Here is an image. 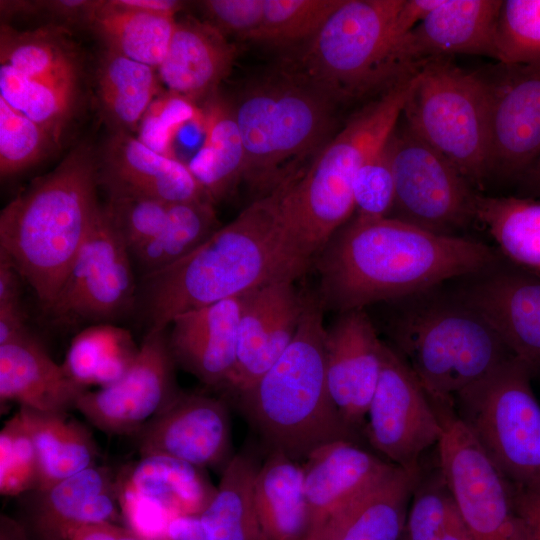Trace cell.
Masks as SVG:
<instances>
[{"label":"cell","instance_id":"b9f144b4","mask_svg":"<svg viewBox=\"0 0 540 540\" xmlns=\"http://www.w3.org/2000/svg\"><path fill=\"white\" fill-rule=\"evenodd\" d=\"M343 0H264L261 24L251 42L275 49L301 48Z\"/></svg>","mask_w":540,"mask_h":540},{"label":"cell","instance_id":"681fc988","mask_svg":"<svg viewBox=\"0 0 540 540\" xmlns=\"http://www.w3.org/2000/svg\"><path fill=\"white\" fill-rule=\"evenodd\" d=\"M199 3L205 20L227 38L251 41L262 21L264 0H205Z\"/></svg>","mask_w":540,"mask_h":540},{"label":"cell","instance_id":"9c48e42d","mask_svg":"<svg viewBox=\"0 0 540 540\" xmlns=\"http://www.w3.org/2000/svg\"><path fill=\"white\" fill-rule=\"evenodd\" d=\"M401 117L470 183L490 173L489 92L482 72L448 58L420 64Z\"/></svg>","mask_w":540,"mask_h":540},{"label":"cell","instance_id":"f5cc1de1","mask_svg":"<svg viewBox=\"0 0 540 540\" xmlns=\"http://www.w3.org/2000/svg\"><path fill=\"white\" fill-rule=\"evenodd\" d=\"M31 333L26 324L21 300L0 304V345Z\"/></svg>","mask_w":540,"mask_h":540},{"label":"cell","instance_id":"7dc6e473","mask_svg":"<svg viewBox=\"0 0 540 540\" xmlns=\"http://www.w3.org/2000/svg\"><path fill=\"white\" fill-rule=\"evenodd\" d=\"M204 117V111L192 101L170 91L160 93L138 126V139L158 153L175 157L173 142L181 129Z\"/></svg>","mask_w":540,"mask_h":540},{"label":"cell","instance_id":"8992f818","mask_svg":"<svg viewBox=\"0 0 540 540\" xmlns=\"http://www.w3.org/2000/svg\"><path fill=\"white\" fill-rule=\"evenodd\" d=\"M229 103L244 147L243 180L259 196L317 156L332 138L338 105L285 65L246 82Z\"/></svg>","mask_w":540,"mask_h":540},{"label":"cell","instance_id":"44dd1931","mask_svg":"<svg viewBox=\"0 0 540 540\" xmlns=\"http://www.w3.org/2000/svg\"><path fill=\"white\" fill-rule=\"evenodd\" d=\"M21 519L32 540H71L82 528L122 519L117 473L95 465L49 488L18 497Z\"/></svg>","mask_w":540,"mask_h":540},{"label":"cell","instance_id":"11a10c76","mask_svg":"<svg viewBox=\"0 0 540 540\" xmlns=\"http://www.w3.org/2000/svg\"><path fill=\"white\" fill-rule=\"evenodd\" d=\"M156 540H210L199 515L172 519Z\"/></svg>","mask_w":540,"mask_h":540},{"label":"cell","instance_id":"c3c4849f","mask_svg":"<svg viewBox=\"0 0 540 540\" xmlns=\"http://www.w3.org/2000/svg\"><path fill=\"white\" fill-rule=\"evenodd\" d=\"M394 198L395 182L387 140L381 149L362 164L355 175V216L365 219L389 217Z\"/></svg>","mask_w":540,"mask_h":540},{"label":"cell","instance_id":"d4e9b609","mask_svg":"<svg viewBox=\"0 0 540 540\" xmlns=\"http://www.w3.org/2000/svg\"><path fill=\"white\" fill-rule=\"evenodd\" d=\"M502 0H442L402 41L407 62L415 68L455 54L497 60L496 26Z\"/></svg>","mask_w":540,"mask_h":540},{"label":"cell","instance_id":"ffe728a7","mask_svg":"<svg viewBox=\"0 0 540 540\" xmlns=\"http://www.w3.org/2000/svg\"><path fill=\"white\" fill-rule=\"evenodd\" d=\"M306 296L294 280L264 285L245 295L237 338L236 362L224 392L233 400L250 389L292 342Z\"/></svg>","mask_w":540,"mask_h":540},{"label":"cell","instance_id":"db71d44e","mask_svg":"<svg viewBox=\"0 0 540 540\" xmlns=\"http://www.w3.org/2000/svg\"><path fill=\"white\" fill-rule=\"evenodd\" d=\"M442 0H403L395 20V31L403 39L422 22Z\"/></svg>","mask_w":540,"mask_h":540},{"label":"cell","instance_id":"7a4b0ae2","mask_svg":"<svg viewBox=\"0 0 540 540\" xmlns=\"http://www.w3.org/2000/svg\"><path fill=\"white\" fill-rule=\"evenodd\" d=\"M290 177L257 197L189 255L141 276L148 331L178 315L299 277L311 263L285 216Z\"/></svg>","mask_w":540,"mask_h":540},{"label":"cell","instance_id":"91938a15","mask_svg":"<svg viewBox=\"0 0 540 540\" xmlns=\"http://www.w3.org/2000/svg\"><path fill=\"white\" fill-rule=\"evenodd\" d=\"M518 182L521 196L540 199V156Z\"/></svg>","mask_w":540,"mask_h":540},{"label":"cell","instance_id":"d6a6232c","mask_svg":"<svg viewBox=\"0 0 540 540\" xmlns=\"http://www.w3.org/2000/svg\"><path fill=\"white\" fill-rule=\"evenodd\" d=\"M259 466L252 453L242 451L221 472L213 498L199 515L210 540H265L254 502Z\"/></svg>","mask_w":540,"mask_h":540},{"label":"cell","instance_id":"7bdbcfd3","mask_svg":"<svg viewBox=\"0 0 540 540\" xmlns=\"http://www.w3.org/2000/svg\"><path fill=\"white\" fill-rule=\"evenodd\" d=\"M496 48L500 63L540 65V0L502 1Z\"/></svg>","mask_w":540,"mask_h":540},{"label":"cell","instance_id":"83f0119b","mask_svg":"<svg viewBox=\"0 0 540 540\" xmlns=\"http://www.w3.org/2000/svg\"><path fill=\"white\" fill-rule=\"evenodd\" d=\"M87 389L68 377L32 333L0 345V401L41 412L76 409Z\"/></svg>","mask_w":540,"mask_h":540},{"label":"cell","instance_id":"ac0fdd59","mask_svg":"<svg viewBox=\"0 0 540 540\" xmlns=\"http://www.w3.org/2000/svg\"><path fill=\"white\" fill-rule=\"evenodd\" d=\"M489 92L490 172L517 181L540 156V65L498 62Z\"/></svg>","mask_w":540,"mask_h":540},{"label":"cell","instance_id":"e575fe53","mask_svg":"<svg viewBox=\"0 0 540 540\" xmlns=\"http://www.w3.org/2000/svg\"><path fill=\"white\" fill-rule=\"evenodd\" d=\"M177 19L173 16L113 8L100 1L87 26L106 49L158 69L169 48Z\"/></svg>","mask_w":540,"mask_h":540},{"label":"cell","instance_id":"7c38bea8","mask_svg":"<svg viewBox=\"0 0 540 540\" xmlns=\"http://www.w3.org/2000/svg\"><path fill=\"white\" fill-rule=\"evenodd\" d=\"M388 146L395 182L389 217L435 234L461 236L459 232L476 220L478 194L471 184L403 120Z\"/></svg>","mask_w":540,"mask_h":540},{"label":"cell","instance_id":"ba28073f","mask_svg":"<svg viewBox=\"0 0 540 540\" xmlns=\"http://www.w3.org/2000/svg\"><path fill=\"white\" fill-rule=\"evenodd\" d=\"M403 0H343L294 60L284 64L337 104L381 94L417 69L404 57L395 20Z\"/></svg>","mask_w":540,"mask_h":540},{"label":"cell","instance_id":"94428289","mask_svg":"<svg viewBox=\"0 0 540 540\" xmlns=\"http://www.w3.org/2000/svg\"><path fill=\"white\" fill-rule=\"evenodd\" d=\"M0 540H32L23 524L6 514L0 516Z\"/></svg>","mask_w":540,"mask_h":540},{"label":"cell","instance_id":"6da1fadb","mask_svg":"<svg viewBox=\"0 0 540 540\" xmlns=\"http://www.w3.org/2000/svg\"><path fill=\"white\" fill-rule=\"evenodd\" d=\"M323 309L339 313L395 301L495 263L483 242L435 234L392 217L345 223L317 255Z\"/></svg>","mask_w":540,"mask_h":540},{"label":"cell","instance_id":"4316f807","mask_svg":"<svg viewBox=\"0 0 540 540\" xmlns=\"http://www.w3.org/2000/svg\"><path fill=\"white\" fill-rule=\"evenodd\" d=\"M303 462L311 540L334 512L365 491L393 465L351 440L327 443Z\"/></svg>","mask_w":540,"mask_h":540},{"label":"cell","instance_id":"680465c9","mask_svg":"<svg viewBox=\"0 0 540 540\" xmlns=\"http://www.w3.org/2000/svg\"><path fill=\"white\" fill-rule=\"evenodd\" d=\"M20 273L10 259L0 252V304L20 300Z\"/></svg>","mask_w":540,"mask_h":540},{"label":"cell","instance_id":"d6986e66","mask_svg":"<svg viewBox=\"0 0 540 540\" xmlns=\"http://www.w3.org/2000/svg\"><path fill=\"white\" fill-rule=\"evenodd\" d=\"M140 456L177 458L222 472L234 457L228 403L224 398L181 391L135 436Z\"/></svg>","mask_w":540,"mask_h":540},{"label":"cell","instance_id":"cb8c5ba5","mask_svg":"<svg viewBox=\"0 0 540 540\" xmlns=\"http://www.w3.org/2000/svg\"><path fill=\"white\" fill-rule=\"evenodd\" d=\"M100 183L109 193H133L168 204L211 201L187 164L156 152L124 131H114L105 144L99 166Z\"/></svg>","mask_w":540,"mask_h":540},{"label":"cell","instance_id":"5bb4252c","mask_svg":"<svg viewBox=\"0 0 540 540\" xmlns=\"http://www.w3.org/2000/svg\"><path fill=\"white\" fill-rule=\"evenodd\" d=\"M364 431L371 446L388 462L409 471L421 469V456L437 446L442 436L434 402L405 360L387 343Z\"/></svg>","mask_w":540,"mask_h":540},{"label":"cell","instance_id":"9f6ffc18","mask_svg":"<svg viewBox=\"0 0 540 540\" xmlns=\"http://www.w3.org/2000/svg\"><path fill=\"white\" fill-rule=\"evenodd\" d=\"M71 540H145L134 531L113 522H102L79 530Z\"/></svg>","mask_w":540,"mask_h":540},{"label":"cell","instance_id":"8fae6325","mask_svg":"<svg viewBox=\"0 0 540 540\" xmlns=\"http://www.w3.org/2000/svg\"><path fill=\"white\" fill-rule=\"evenodd\" d=\"M433 402L443 427L439 468L472 540H530L514 486L459 419L454 404Z\"/></svg>","mask_w":540,"mask_h":540},{"label":"cell","instance_id":"f907efd6","mask_svg":"<svg viewBox=\"0 0 540 540\" xmlns=\"http://www.w3.org/2000/svg\"><path fill=\"white\" fill-rule=\"evenodd\" d=\"M99 3L91 0L40 1V11L45 9L50 15L69 24L87 26Z\"/></svg>","mask_w":540,"mask_h":540},{"label":"cell","instance_id":"e0dca14e","mask_svg":"<svg viewBox=\"0 0 540 540\" xmlns=\"http://www.w3.org/2000/svg\"><path fill=\"white\" fill-rule=\"evenodd\" d=\"M446 284L490 323L533 375L540 372V273L501 254L495 263Z\"/></svg>","mask_w":540,"mask_h":540},{"label":"cell","instance_id":"816d5d0a","mask_svg":"<svg viewBox=\"0 0 540 540\" xmlns=\"http://www.w3.org/2000/svg\"><path fill=\"white\" fill-rule=\"evenodd\" d=\"M514 488L517 509L526 525L530 540H540V485Z\"/></svg>","mask_w":540,"mask_h":540},{"label":"cell","instance_id":"bcb514c9","mask_svg":"<svg viewBox=\"0 0 540 540\" xmlns=\"http://www.w3.org/2000/svg\"><path fill=\"white\" fill-rule=\"evenodd\" d=\"M169 205L148 196L111 192L105 207L116 231L132 254L160 232Z\"/></svg>","mask_w":540,"mask_h":540},{"label":"cell","instance_id":"4dcf8cb0","mask_svg":"<svg viewBox=\"0 0 540 540\" xmlns=\"http://www.w3.org/2000/svg\"><path fill=\"white\" fill-rule=\"evenodd\" d=\"M34 443L40 469V486L46 489L89 467L99 457L91 430L70 412L18 410Z\"/></svg>","mask_w":540,"mask_h":540},{"label":"cell","instance_id":"4fadbf2b","mask_svg":"<svg viewBox=\"0 0 540 540\" xmlns=\"http://www.w3.org/2000/svg\"><path fill=\"white\" fill-rule=\"evenodd\" d=\"M132 257L105 206L48 312L62 324L105 323L130 308L135 295Z\"/></svg>","mask_w":540,"mask_h":540},{"label":"cell","instance_id":"74e56055","mask_svg":"<svg viewBox=\"0 0 540 540\" xmlns=\"http://www.w3.org/2000/svg\"><path fill=\"white\" fill-rule=\"evenodd\" d=\"M0 64L33 79L78 84L76 53L59 29L17 31L1 24Z\"/></svg>","mask_w":540,"mask_h":540},{"label":"cell","instance_id":"1f68e13d","mask_svg":"<svg viewBox=\"0 0 540 540\" xmlns=\"http://www.w3.org/2000/svg\"><path fill=\"white\" fill-rule=\"evenodd\" d=\"M204 140L187 164L212 202L243 180L244 147L229 103L218 95L205 103Z\"/></svg>","mask_w":540,"mask_h":540},{"label":"cell","instance_id":"603a6c76","mask_svg":"<svg viewBox=\"0 0 540 540\" xmlns=\"http://www.w3.org/2000/svg\"><path fill=\"white\" fill-rule=\"evenodd\" d=\"M245 295L182 313L172 320L168 345L176 366L205 385L224 390L236 362Z\"/></svg>","mask_w":540,"mask_h":540},{"label":"cell","instance_id":"60d3db41","mask_svg":"<svg viewBox=\"0 0 540 540\" xmlns=\"http://www.w3.org/2000/svg\"><path fill=\"white\" fill-rule=\"evenodd\" d=\"M402 540H472L440 468L420 471Z\"/></svg>","mask_w":540,"mask_h":540},{"label":"cell","instance_id":"836d02e7","mask_svg":"<svg viewBox=\"0 0 540 540\" xmlns=\"http://www.w3.org/2000/svg\"><path fill=\"white\" fill-rule=\"evenodd\" d=\"M157 69L106 49L96 72L98 101L114 131L131 133L159 92Z\"/></svg>","mask_w":540,"mask_h":540},{"label":"cell","instance_id":"30bf717a","mask_svg":"<svg viewBox=\"0 0 540 540\" xmlns=\"http://www.w3.org/2000/svg\"><path fill=\"white\" fill-rule=\"evenodd\" d=\"M532 375L512 356L454 399L459 419L516 488L540 485V404Z\"/></svg>","mask_w":540,"mask_h":540},{"label":"cell","instance_id":"6f0895ef","mask_svg":"<svg viewBox=\"0 0 540 540\" xmlns=\"http://www.w3.org/2000/svg\"><path fill=\"white\" fill-rule=\"evenodd\" d=\"M185 2L177 0H109L113 8L175 17Z\"/></svg>","mask_w":540,"mask_h":540},{"label":"cell","instance_id":"52a82bcc","mask_svg":"<svg viewBox=\"0 0 540 540\" xmlns=\"http://www.w3.org/2000/svg\"><path fill=\"white\" fill-rule=\"evenodd\" d=\"M415 74L366 104L294 174L284 198L287 222L312 261L355 212L353 181L359 168L397 126Z\"/></svg>","mask_w":540,"mask_h":540},{"label":"cell","instance_id":"d590c367","mask_svg":"<svg viewBox=\"0 0 540 540\" xmlns=\"http://www.w3.org/2000/svg\"><path fill=\"white\" fill-rule=\"evenodd\" d=\"M139 347L131 333L108 323L86 327L71 341L61 364L75 383L89 389L118 381L135 361Z\"/></svg>","mask_w":540,"mask_h":540},{"label":"cell","instance_id":"8d00e7d4","mask_svg":"<svg viewBox=\"0 0 540 540\" xmlns=\"http://www.w3.org/2000/svg\"><path fill=\"white\" fill-rule=\"evenodd\" d=\"M476 220L509 261L540 273V199L478 195Z\"/></svg>","mask_w":540,"mask_h":540},{"label":"cell","instance_id":"484cf974","mask_svg":"<svg viewBox=\"0 0 540 540\" xmlns=\"http://www.w3.org/2000/svg\"><path fill=\"white\" fill-rule=\"evenodd\" d=\"M237 49L207 20L185 16L177 20L166 56L157 69L167 91L193 103L217 95L230 74Z\"/></svg>","mask_w":540,"mask_h":540},{"label":"cell","instance_id":"7402d4cb","mask_svg":"<svg viewBox=\"0 0 540 540\" xmlns=\"http://www.w3.org/2000/svg\"><path fill=\"white\" fill-rule=\"evenodd\" d=\"M384 344L363 309L339 313L326 328L329 392L344 422L356 434L365 427L382 369Z\"/></svg>","mask_w":540,"mask_h":540},{"label":"cell","instance_id":"3957f363","mask_svg":"<svg viewBox=\"0 0 540 540\" xmlns=\"http://www.w3.org/2000/svg\"><path fill=\"white\" fill-rule=\"evenodd\" d=\"M99 165L85 144L34 179L0 213V252L47 311L56 298L100 205Z\"/></svg>","mask_w":540,"mask_h":540},{"label":"cell","instance_id":"ab89813d","mask_svg":"<svg viewBox=\"0 0 540 540\" xmlns=\"http://www.w3.org/2000/svg\"><path fill=\"white\" fill-rule=\"evenodd\" d=\"M0 97L44 128L59 143L74 112L77 85L29 78L0 64Z\"/></svg>","mask_w":540,"mask_h":540},{"label":"cell","instance_id":"f35d334b","mask_svg":"<svg viewBox=\"0 0 540 540\" xmlns=\"http://www.w3.org/2000/svg\"><path fill=\"white\" fill-rule=\"evenodd\" d=\"M221 227L209 200L172 203L160 232L132 260L142 276L150 274L189 255Z\"/></svg>","mask_w":540,"mask_h":540},{"label":"cell","instance_id":"2e32d148","mask_svg":"<svg viewBox=\"0 0 540 540\" xmlns=\"http://www.w3.org/2000/svg\"><path fill=\"white\" fill-rule=\"evenodd\" d=\"M165 330L148 331L118 381L81 396L76 410L90 424L106 434L135 436L178 396L176 363Z\"/></svg>","mask_w":540,"mask_h":540},{"label":"cell","instance_id":"5b68a950","mask_svg":"<svg viewBox=\"0 0 540 540\" xmlns=\"http://www.w3.org/2000/svg\"><path fill=\"white\" fill-rule=\"evenodd\" d=\"M393 302L391 347L434 401L454 404L460 392L513 356L490 323L446 283Z\"/></svg>","mask_w":540,"mask_h":540},{"label":"cell","instance_id":"f1b7e54d","mask_svg":"<svg viewBox=\"0 0 540 540\" xmlns=\"http://www.w3.org/2000/svg\"><path fill=\"white\" fill-rule=\"evenodd\" d=\"M420 471L393 464L365 491L334 512L314 540H402Z\"/></svg>","mask_w":540,"mask_h":540},{"label":"cell","instance_id":"277c9868","mask_svg":"<svg viewBox=\"0 0 540 540\" xmlns=\"http://www.w3.org/2000/svg\"><path fill=\"white\" fill-rule=\"evenodd\" d=\"M323 312L318 297L306 296L290 345L250 389L234 399L270 451L298 462L327 443L356 437L329 392Z\"/></svg>","mask_w":540,"mask_h":540},{"label":"cell","instance_id":"ee69618b","mask_svg":"<svg viewBox=\"0 0 540 540\" xmlns=\"http://www.w3.org/2000/svg\"><path fill=\"white\" fill-rule=\"evenodd\" d=\"M57 144L40 125L0 97V174L16 175L42 160Z\"/></svg>","mask_w":540,"mask_h":540},{"label":"cell","instance_id":"f6af8a7d","mask_svg":"<svg viewBox=\"0 0 540 540\" xmlns=\"http://www.w3.org/2000/svg\"><path fill=\"white\" fill-rule=\"evenodd\" d=\"M40 486V469L34 443L17 412L0 432V493L19 497Z\"/></svg>","mask_w":540,"mask_h":540},{"label":"cell","instance_id":"9a60e30c","mask_svg":"<svg viewBox=\"0 0 540 540\" xmlns=\"http://www.w3.org/2000/svg\"><path fill=\"white\" fill-rule=\"evenodd\" d=\"M206 469L160 454L140 456L117 472V494L125 526L156 540L174 518L200 515L213 498Z\"/></svg>","mask_w":540,"mask_h":540},{"label":"cell","instance_id":"f546056e","mask_svg":"<svg viewBox=\"0 0 540 540\" xmlns=\"http://www.w3.org/2000/svg\"><path fill=\"white\" fill-rule=\"evenodd\" d=\"M254 502L265 540H311L302 465L270 451L254 482Z\"/></svg>","mask_w":540,"mask_h":540}]
</instances>
